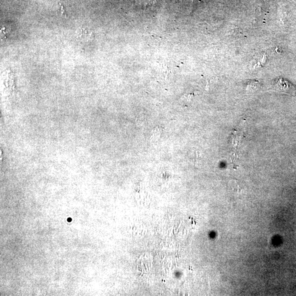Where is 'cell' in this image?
I'll return each instance as SVG.
<instances>
[{"label":"cell","instance_id":"obj_1","mask_svg":"<svg viewBox=\"0 0 296 296\" xmlns=\"http://www.w3.org/2000/svg\"><path fill=\"white\" fill-rule=\"evenodd\" d=\"M274 87L280 92L285 93L288 94L293 95L295 93V88L291 83L285 80L280 79L275 80L274 82Z\"/></svg>","mask_w":296,"mask_h":296},{"label":"cell","instance_id":"obj_2","mask_svg":"<svg viewBox=\"0 0 296 296\" xmlns=\"http://www.w3.org/2000/svg\"><path fill=\"white\" fill-rule=\"evenodd\" d=\"M59 5H60V8H61V9H60V12H61V13L63 14H65V11H64V9H63V6L61 5V3H60V0H59Z\"/></svg>","mask_w":296,"mask_h":296}]
</instances>
